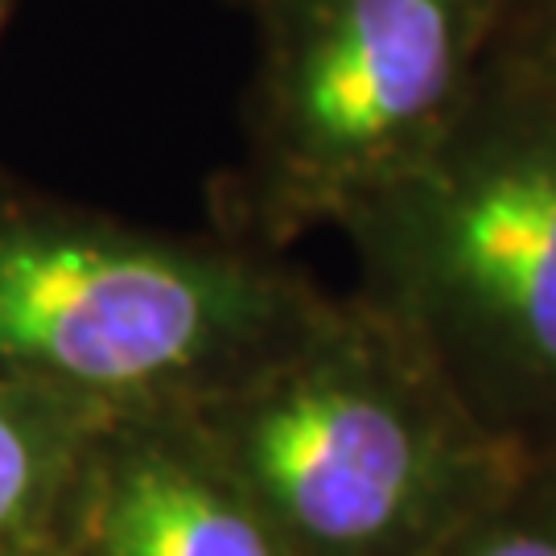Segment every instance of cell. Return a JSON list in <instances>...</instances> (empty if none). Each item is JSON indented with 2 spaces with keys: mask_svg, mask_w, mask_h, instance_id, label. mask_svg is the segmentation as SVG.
Segmentation results:
<instances>
[{
  "mask_svg": "<svg viewBox=\"0 0 556 556\" xmlns=\"http://www.w3.org/2000/svg\"><path fill=\"white\" fill-rule=\"evenodd\" d=\"M548 462H556V454H553V457H548Z\"/></svg>",
  "mask_w": 556,
  "mask_h": 556,
  "instance_id": "12",
  "label": "cell"
},
{
  "mask_svg": "<svg viewBox=\"0 0 556 556\" xmlns=\"http://www.w3.org/2000/svg\"><path fill=\"white\" fill-rule=\"evenodd\" d=\"M71 503L83 556H293L181 408L108 420Z\"/></svg>",
  "mask_w": 556,
  "mask_h": 556,
  "instance_id": "5",
  "label": "cell"
},
{
  "mask_svg": "<svg viewBox=\"0 0 556 556\" xmlns=\"http://www.w3.org/2000/svg\"><path fill=\"white\" fill-rule=\"evenodd\" d=\"M108 420L91 404L0 379V548L59 519Z\"/></svg>",
  "mask_w": 556,
  "mask_h": 556,
  "instance_id": "6",
  "label": "cell"
},
{
  "mask_svg": "<svg viewBox=\"0 0 556 556\" xmlns=\"http://www.w3.org/2000/svg\"><path fill=\"white\" fill-rule=\"evenodd\" d=\"M342 231L358 298L495 433L556 454V91L491 59L470 103Z\"/></svg>",
  "mask_w": 556,
  "mask_h": 556,
  "instance_id": "2",
  "label": "cell"
},
{
  "mask_svg": "<svg viewBox=\"0 0 556 556\" xmlns=\"http://www.w3.org/2000/svg\"><path fill=\"white\" fill-rule=\"evenodd\" d=\"M248 149L227 236L273 248L342 227L470 103L495 54L491 0H260Z\"/></svg>",
  "mask_w": 556,
  "mask_h": 556,
  "instance_id": "4",
  "label": "cell"
},
{
  "mask_svg": "<svg viewBox=\"0 0 556 556\" xmlns=\"http://www.w3.org/2000/svg\"><path fill=\"white\" fill-rule=\"evenodd\" d=\"M433 556H556V462L540 457L486 516Z\"/></svg>",
  "mask_w": 556,
  "mask_h": 556,
  "instance_id": "7",
  "label": "cell"
},
{
  "mask_svg": "<svg viewBox=\"0 0 556 556\" xmlns=\"http://www.w3.org/2000/svg\"><path fill=\"white\" fill-rule=\"evenodd\" d=\"M491 4H495V50L556 25V0H491Z\"/></svg>",
  "mask_w": 556,
  "mask_h": 556,
  "instance_id": "9",
  "label": "cell"
},
{
  "mask_svg": "<svg viewBox=\"0 0 556 556\" xmlns=\"http://www.w3.org/2000/svg\"><path fill=\"white\" fill-rule=\"evenodd\" d=\"M0 13H4V0H0Z\"/></svg>",
  "mask_w": 556,
  "mask_h": 556,
  "instance_id": "11",
  "label": "cell"
},
{
  "mask_svg": "<svg viewBox=\"0 0 556 556\" xmlns=\"http://www.w3.org/2000/svg\"><path fill=\"white\" fill-rule=\"evenodd\" d=\"M330 305L301 268L236 236L0 223V379L112 417L219 396Z\"/></svg>",
  "mask_w": 556,
  "mask_h": 556,
  "instance_id": "3",
  "label": "cell"
},
{
  "mask_svg": "<svg viewBox=\"0 0 556 556\" xmlns=\"http://www.w3.org/2000/svg\"><path fill=\"white\" fill-rule=\"evenodd\" d=\"M0 556H41V553H29V548H21V544H9V548H0Z\"/></svg>",
  "mask_w": 556,
  "mask_h": 556,
  "instance_id": "10",
  "label": "cell"
},
{
  "mask_svg": "<svg viewBox=\"0 0 556 556\" xmlns=\"http://www.w3.org/2000/svg\"><path fill=\"white\" fill-rule=\"evenodd\" d=\"M181 413L293 556H433L540 462L358 293Z\"/></svg>",
  "mask_w": 556,
  "mask_h": 556,
  "instance_id": "1",
  "label": "cell"
},
{
  "mask_svg": "<svg viewBox=\"0 0 556 556\" xmlns=\"http://www.w3.org/2000/svg\"><path fill=\"white\" fill-rule=\"evenodd\" d=\"M491 59H498L503 66L519 71L523 79H532V83H540V87L556 91V25L553 29H540V34H532V38H519V41L498 46Z\"/></svg>",
  "mask_w": 556,
  "mask_h": 556,
  "instance_id": "8",
  "label": "cell"
}]
</instances>
